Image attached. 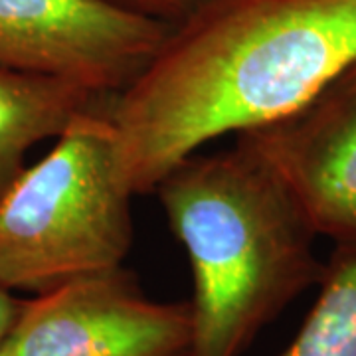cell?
<instances>
[{
	"label": "cell",
	"mask_w": 356,
	"mask_h": 356,
	"mask_svg": "<svg viewBox=\"0 0 356 356\" xmlns=\"http://www.w3.org/2000/svg\"><path fill=\"white\" fill-rule=\"evenodd\" d=\"M355 62L356 0H196L109 107L133 188L295 113Z\"/></svg>",
	"instance_id": "1"
},
{
	"label": "cell",
	"mask_w": 356,
	"mask_h": 356,
	"mask_svg": "<svg viewBox=\"0 0 356 356\" xmlns=\"http://www.w3.org/2000/svg\"><path fill=\"white\" fill-rule=\"evenodd\" d=\"M153 192L192 271L186 356H242L325 264L315 229L280 177L245 145L182 159Z\"/></svg>",
	"instance_id": "2"
},
{
	"label": "cell",
	"mask_w": 356,
	"mask_h": 356,
	"mask_svg": "<svg viewBox=\"0 0 356 356\" xmlns=\"http://www.w3.org/2000/svg\"><path fill=\"white\" fill-rule=\"evenodd\" d=\"M111 102L76 117L0 198V287L44 293L123 267L133 248L135 188Z\"/></svg>",
	"instance_id": "3"
},
{
	"label": "cell",
	"mask_w": 356,
	"mask_h": 356,
	"mask_svg": "<svg viewBox=\"0 0 356 356\" xmlns=\"http://www.w3.org/2000/svg\"><path fill=\"white\" fill-rule=\"evenodd\" d=\"M170 24L113 0H0V65L115 99L151 64Z\"/></svg>",
	"instance_id": "4"
},
{
	"label": "cell",
	"mask_w": 356,
	"mask_h": 356,
	"mask_svg": "<svg viewBox=\"0 0 356 356\" xmlns=\"http://www.w3.org/2000/svg\"><path fill=\"white\" fill-rule=\"evenodd\" d=\"M191 343V303L154 301L117 267L22 301L0 356H186Z\"/></svg>",
	"instance_id": "5"
},
{
	"label": "cell",
	"mask_w": 356,
	"mask_h": 356,
	"mask_svg": "<svg viewBox=\"0 0 356 356\" xmlns=\"http://www.w3.org/2000/svg\"><path fill=\"white\" fill-rule=\"evenodd\" d=\"M236 140L280 177L317 236L356 243V62L295 113Z\"/></svg>",
	"instance_id": "6"
},
{
	"label": "cell",
	"mask_w": 356,
	"mask_h": 356,
	"mask_svg": "<svg viewBox=\"0 0 356 356\" xmlns=\"http://www.w3.org/2000/svg\"><path fill=\"white\" fill-rule=\"evenodd\" d=\"M113 102L64 79L0 65V198L22 175L28 153L89 109Z\"/></svg>",
	"instance_id": "7"
},
{
	"label": "cell",
	"mask_w": 356,
	"mask_h": 356,
	"mask_svg": "<svg viewBox=\"0 0 356 356\" xmlns=\"http://www.w3.org/2000/svg\"><path fill=\"white\" fill-rule=\"evenodd\" d=\"M281 356H356V243L334 245L317 301Z\"/></svg>",
	"instance_id": "8"
},
{
	"label": "cell",
	"mask_w": 356,
	"mask_h": 356,
	"mask_svg": "<svg viewBox=\"0 0 356 356\" xmlns=\"http://www.w3.org/2000/svg\"><path fill=\"white\" fill-rule=\"evenodd\" d=\"M117 4L129 6L133 10L151 14L168 22H177L180 16L191 10L196 0H113Z\"/></svg>",
	"instance_id": "9"
},
{
	"label": "cell",
	"mask_w": 356,
	"mask_h": 356,
	"mask_svg": "<svg viewBox=\"0 0 356 356\" xmlns=\"http://www.w3.org/2000/svg\"><path fill=\"white\" fill-rule=\"evenodd\" d=\"M20 303L22 301L16 299L13 293L0 287V341L4 339V334L8 332L10 325L14 323V318L18 315Z\"/></svg>",
	"instance_id": "10"
}]
</instances>
